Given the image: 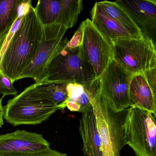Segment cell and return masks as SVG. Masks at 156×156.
Instances as JSON below:
<instances>
[{"label":"cell","mask_w":156,"mask_h":156,"mask_svg":"<svg viewBox=\"0 0 156 156\" xmlns=\"http://www.w3.org/2000/svg\"><path fill=\"white\" fill-rule=\"evenodd\" d=\"M43 36V26L31 6L0 58V73L12 83L35 57Z\"/></svg>","instance_id":"obj_1"},{"label":"cell","mask_w":156,"mask_h":156,"mask_svg":"<svg viewBox=\"0 0 156 156\" xmlns=\"http://www.w3.org/2000/svg\"><path fill=\"white\" fill-rule=\"evenodd\" d=\"M4 109V119L11 125L18 126L41 124L58 108L34 83L9 100Z\"/></svg>","instance_id":"obj_2"},{"label":"cell","mask_w":156,"mask_h":156,"mask_svg":"<svg viewBox=\"0 0 156 156\" xmlns=\"http://www.w3.org/2000/svg\"><path fill=\"white\" fill-rule=\"evenodd\" d=\"M101 138L103 156H120L125 146L124 123L127 109L115 113L99 90L91 101Z\"/></svg>","instance_id":"obj_3"},{"label":"cell","mask_w":156,"mask_h":156,"mask_svg":"<svg viewBox=\"0 0 156 156\" xmlns=\"http://www.w3.org/2000/svg\"><path fill=\"white\" fill-rule=\"evenodd\" d=\"M156 115L138 108L127 109L124 123L125 145L136 156H156Z\"/></svg>","instance_id":"obj_4"},{"label":"cell","mask_w":156,"mask_h":156,"mask_svg":"<svg viewBox=\"0 0 156 156\" xmlns=\"http://www.w3.org/2000/svg\"><path fill=\"white\" fill-rule=\"evenodd\" d=\"M111 46L113 59L131 74L156 66L155 45L148 37L120 38L113 41Z\"/></svg>","instance_id":"obj_5"},{"label":"cell","mask_w":156,"mask_h":156,"mask_svg":"<svg viewBox=\"0 0 156 156\" xmlns=\"http://www.w3.org/2000/svg\"><path fill=\"white\" fill-rule=\"evenodd\" d=\"M95 79L94 72L83 58L79 46L71 49L66 45L51 61L43 79L87 85Z\"/></svg>","instance_id":"obj_6"},{"label":"cell","mask_w":156,"mask_h":156,"mask_svg":"<svg viewBox=\"0 0 156 156\" xmlns=\"http://www.w3.org/2000/svg\"><path fill=\"white\" fill-rule=\"evenodd\" d=\"M43 26V36L37 53L18 80L31 78L34 79L35 83H38L44 79L51 61L69 41L66 38H63L68 30L64 25L53 23Z\"/></svg>","instance_id":"obj_7"},{"label":"cell","mask_w":156,"mask_h":156,"mask_svg":"<svg viewBox=\"0 0 156 156\" xmlns=\"http://www.w3.org/2000/svg\"><path fill=\"white\" fill-rule=\"evenodd\" d=\"M132 75L113 59L99 77L100 92L115 113L129 107V88Z\"/></svg>","instance_id":"obj_8"},{"label":"cell","mask_w":156,"mask_h":156,"mask_svg":"<svg viewBox=\"0 0 156 156\" xmlns=\"http://www.w3.org/2000/svg\"><path fill=\"white\" fill-rule=\"evenodd\" d=\"M83 38L79 46L86 62L94 72L96 78L100 77L113 59L111 44L87 19L81 24Z\"/></svg>","instance_id":"obj_9"},{"label":"cell","mask_w":156,"mask_h":156,"mask_svg":"<svg viewBox=\"0 0 156 156\" xmlns=\"http://www.w3.org/2000/svg\"><path fill=\"white\" fill-rule=\"evenodd\" d=\"M83 9L81 0H40L34 8L42 26L59 23L68 29L76 24Z\"/></svg>","instance_id":"obj_10"},{"label":"cell","mask_w":156,"mask_h":156,"mask_svg":"<svg viewBox=\"0 0 156 156\" xmlns=\"http://www.w3.org/2000/svg\"><path fill=\"white\" fill-rule=\"evenodd\" d=\"M50 149L41 134L17 130L0 136V156H29Z\"/></svg>","instance_id":"obj_11"},{"label":"cell","mask_w":156,"mask_h":156,"mask_svg":"<svg viewBox=\"0 0 156 156\" xmlns=\"http://www.w3.org/2000/svg\"><path fill=\"white\" fill-rule=\"evenodd\" d=\"M115 3L129 15L143 36L151 39L156 30L155 0H119Z\"/></svg>","instance_id":"obj_12"},{"label":"cell","mask_w":156,"mask_h":156,"mask_svg":"<svg viewBox=\"0 0 156 156\" xmlns=\"http://www.w3.org/2000/svg\"><path fill=\"white\" fill-rule=\"evenodd\" d=\"M129 97V107L138 108L156 115V94L149 85L144 73L132 75Z\"/></svg>","instance_id":"obj_13"},{"label":"cell","mask_w":156,"mask_h":156,"mask_svg":"<svg viewBox=\"0 0 156 156\" xmlns=\"http://www.w3.org/2000/svg\"><path fill=\"white\" fill-rule=\"evenodd\" d=\"M81 114L79 130L83 140V152L86 156H103L102 142L93 107Z\"/></svg>","instance_id":"obj_14"},{"label":"cell","mask_w":156,"mask_h":156,"mask_svg":"<svg viewBox=\"0 0 156 156\" xmlns=\"http://www.w3.org/2000/svg\"><path fill=\"white\" fill-rule=\"evenodd\" d=\"M91 15L93 25L110 43L120 38H136L128 31L109 18L98 2L92 9Z\"/></svg>","instance_id":"obj_15"},{"label":"cell","mask_w":156,"mask_h":156,"mask_svg":"<svg viewBox=\"0 0 156 156\" xmlns=\"http://www.w3.org/2000/svg\"><path fill=\"white\" fill-rule=\"evenodd\" d=\"M72 83L48 81L43 79L34 83L36 88L44 95L52 101L58 109L63 110L66 107L69 89Z\"/></svg>","instance_id":"obj_16"},{"label":"cell","mask_w":156,"mask_h":156,"mask_svg":"<svg viewBox=\"0 0 156 156\" xmlns=\"http://www.w3.org/2000/svg\"><path fill=\"white\" fill-rule=\"evenodd\" d=\"M98 3L109 18L128 31L135 38L143 37L140 30L126 12L115 2L106 1L98 2Z\"/></svg>","instance_id":"obj_17"},{"label":"cell","mask_w":156,"mask_h":156,"mask_svg":"<svg viewBox=\"0 0 156 156\" xmlns=\"http://www.w3.org/2000/svg\"><path fill=\"white\" fill-rule=\"evenodd\" d=\"M23 2V0H0V40L14 24Z\"/></svg>","instance_id":"obj_18"},{"label":"cell","mask_w":156,"mask_h":156,"mask_svg":"<svg viewBox=\"0 0 156 156\" xmlns=\"http://www.w3.org/2000/svg\"><path fill=\"white\" fill-rule=\"evenodd\" d=\"M66 107L72 112L81 113L93 107L84 86L75 83H71Z\"/></svg>","instance_id":"obj_19"},{"label":"cell","mask_w":156,"mask_h":156,"mask_svg":"<svg viewBox=\"0 0 156 156\" xmlns=\"http://www.w3.org/2000/svg\"><path fill=\"white\" fill-rule=\"evenodd\" d=\"M18 91L14 88L12 80L8 76L0 73V94L2 98L7 95H17Z\"/></svg>","instance_id":"obj_20"},{"label":"cell","mask_w":156,"mask_h":156,"mask_svg":"<svg viewBox=\"0 0 156 156\" xmlns=\"http://www.w3.org/2000/svg\"><path fill=\"white\" fill-rule=\"evenodd\" d=\"M156 66L151 67L144 72L145 77L153 93L156 94Z\"/></svg>","instance_id":"obj_21"},{"label":"cell","mask_w":156,"mask_h":156,"mask_svg":"<svg viewBox=\"0 0 156 156\" xmlns=\"http://www.w3.org/2000/svg\"><path fill=\"white\" fill-rule=\"evenodd\" d=\"M82 38H83V30L80 25L78 30L74 34L73 38L68 41L66 46L71 49H74V48L79 47L81 44Z\"/></svg>","instance_id":"obj_22"},{"label":"cell","mask_w":156,"mask_h":156,"mask_svg":"<svg viewBox=\"0 0 156 156\" xmlns=\"http://www.w3.org/2000/svg\"><path fill=\"white\" fill-rule=\"evenodd\" d=\"M29 156H67V155L65 153H61L57 151L50 149L48 150L37 152Z\"/></svg>","instance_id":"obj_23"},{"label":"cell","mask_w":156,"mask_h":156,"mask_svg":"<svg viewBox=\"0 0 156 156\" xmlns=\"http://www.w3.org/2000/svg\"><path fill=\"white\" fill-rule=\"evenodd\" d=\"M2 98H0V127H2L4 124L3 119H4V107L2 105Z\"/></svg>","instance_id":"obj_24"}]
</instances>
